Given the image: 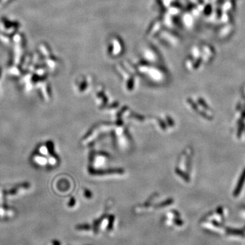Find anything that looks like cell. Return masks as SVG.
<instances>
[{"label":"cell","instance_id":"obj_1","mask_svg":"<svg viewBox=\"0 0 245 245\" xmlns=\"http://www.w3.org/2000/svg\"><path fill=\"white\" fill-rule=\"evenodd\" d=\"M60 242L57 240H53V245H60Z\"/></svg>","mask_w":245,"mask_h":245}]
</instances>
